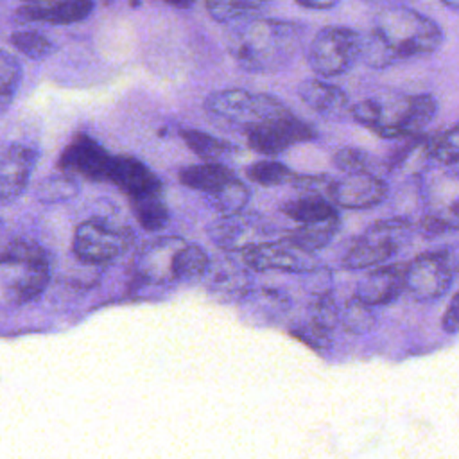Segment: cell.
Here are the masks:
<instances>
[{
	"mask_svg": "<svg viewBox=\"0 0 459 459\" xmlns=\"http://www.w3.org/2000/svg\"><path fill=\"white\" fill-rule=\"evenodd\" d=\"M443 43L441 27L429 16L407 7H380L371 30L362 36L360 61L369 68H385L398 61L429 56Z\"/></svg>",
	"mask_w": 459,
	"mask_h": 459,
	"instance_id": "1",
	"label": "cell"
},
{
	"mask_svg": "<svg viewBox=\"0 0 459 459\" xmlns=\"http://www.w3.org/2000/svg\"><path fill=\"white\" fill-rule=\"evenodd\" d=\"M305 27L274 18L242 20L228 38L233 61L251 74H273L285 68L299 52Z\"/></svg>",
	"mask_w": 459,
	"mask_h": 459,
	"instance_id": "2",
	"label": "cell"
},
{
	"mask_svg": "<svg viewBox=\"0 0 459 459\" xmlns=\"http://www.w3.org/2000/svg\"><path fill=\"white\" fill-rule=\"evenodd\" d=\"M437 111V102L429 93L368 97L351 108V117L360 126L382 138L416 136Z\"/></svg>",
	"mask_w": 459,
	"mask_h": 459,
	"instance_id": "3",
	"label": "cell"
},
{
	"mask_svg": "<svg viewBox=\"0 0 459 459\" xmlns=\"http://www.w3.org/2000/svg\"><path fill=\"white\" fill-rule=\"evenodd\" d=\"M50 281L47 251L27 238L0 246V307H20L36 301Z\"/></svg>",
	"mask_w": 459,
	"mask_h": 459,
	"instance_id": "4",
	"label": "cell"
},
{
	"mask_svg": "<svg viewBox=\"0 0 459 459\" xmlns=\"http://www.w3.org/2000/svg\"><path fill=\"white\" fill-rule=\"evenodd\" d=\"M204 109L244 129L258 122L280 118L290 113V109L273 95L251 93L238 88L210 93L204 99Z\"/></svg>",
	"mask_w": 459,
	"mask_h": 459,
	"instance_id": "5",
	"label": "cell"
},
{
	"mask_svg": "<svg viewBox=\"0 0 459 459\" xmlns=\"http://www.w3.org/2000/svg\"><path fill=\"white\" fill-rule=\"evenodd\" d=\"M134 244V233L129 226H117L106 217L82 221L72 238L74 255L88 265H102L122 256Z\"/></svg>",
	"mask_w": 459,
	"mask_h": 459,
	"instance_id": "6",
	"label": "cell"
},
{
	"mask_svg": "<svg viewBox=\"0 0 459 459\" xmlns=\"http://www.w3.org/2000/svg\"><path fill=\"white\" fill-rule=\"evenodd\" d=\"M412 226L403 219H382L350 246L342 256V267L350 271L378 265L398 253L411 238Z\"/></svg>",
	"mask_w": 459,
	"mask_h": 459,
	"instance_id": "7",
	"label": "cell"
},
{
	"mask_svg": "<svg viewBox=\"0 0 459 459\" xmlns=\"http://www.w3.org/2000/svg\"><path fill=\"white\" fill-rule=\"evenodd\" d=\"M362 36L348 27H325L310 41L307 61L321 77H335L351 70L360 61Z\"/></svg>",
	"mask_w": 459,
	"mask_h": 459,
	"instance_id": "8",
	"label": "cell"
},
{
	"mask_svg": "<svg viewBox=\"0 0 459 459\" xmlns=\"http://www.w3.org/2000/svg\"><path fill=\"white\" fill-rule=\"evenodd\" d=\"M423 219L427 235L459 231V174L432 172L421 185Z\"/></svg>",
	"mask_w": 459,
	"mask_h": 459,
	"instance_id": "9",
	"label": "cell"
},
{
	"mask_svg": "<svg viewBox=\"0 0 459 459\" xmlns=\"http://www.w3.org/2000/svg\"><path fill=\"white\" fill-rule=\"evenodd\" d=\"M454 281V267L445 251H427L405 265V290L416 301L441 298Z\"/></svg>",
	"mask_w": 459,
	"mask_h": 459,
	"instance_id": "10",
	"label": "cell"
},
{
	"mask_svg": "<svg viewBox=\"0 0 459 459\" xmlns=\"http://www.w3.org/2000/svg\"><path fill=\"white\" fill-rule=\"evenodd\" d=\"M246 131L247 145L264 156H276L289 147L316 138V131L307 122L296 118L292 113L258 122Z\"/></svg>",
	"mask_w": 459,
	"mask_h": 459,
	"instance_id": "11",
	"label": "cell"
},
{
	"mask_svg": "<svg viewBox=\"0 0 459 459\" xmlns=\"http://www.w3.org/2000/svg\"><path fill=\"white\" fill-rule=\"evenodd\" d=\"M314 253L303 251L287 240L260 242L242 251V260L251 271H283V273H310L317 267Z\"/></svg>",
	"mask_w": 459,
	"mask_h": 459,
	"instance_id": "12",
	"label": "cell"
},
{
	"mask_svg": "<svg viewBox=\"0 0 459 459\" xmlns=\"http://www.w3.org/2000/svg\"><path fill=\"white\" fill-rule=\"evenodd\" d=\"M183 238L174 235H165L145 242L134 255V276L145 285H169L174 280V258Z\"/></svg>",
	"mask_w": 459,
	"mask_h": 459,
	"instance_id": "13",
	"label": "cell"
},
{
	"mask_svg": "<svg viewBox=\"0 0 459 459\" xmlns=\"http://www.w3.org/2000/svg\"><path fill=\"white\" fill-rule=\"evenodd\" d=\"M113 156L90 134L77 133L57 158V169L90 181H108Z\"/></svg>",
	"mask_w": 459,
	"mask_h": 459,
	"instance_id": "14",
	"label": "cell"
},
{
	"mask_svg": "<svg viewBox=\"0 0 459 459\" xmlns=\"http://www.w3.org/2000/svg\"><path fill=\"white\" fill-rule=\"evenodd\" d=\"M269 228L264 219L253 213L224 215L208 226L210 240L226 253L244 251L264 242L269 237Z\"/></svg>",
	"mask_w": 459,
	"mask_h": 459,
	"instance_id": "15",
	"label": "cell"
},
{
	"mask_svg": "<svg viewBox=\"0 0 459 459\" xmlns=\"http://www.w3.org/2000/svg\"><path fill=\"white\" fill-rule=\"evenodd\" d=\"M387 183L373 172H353L333 179L330 201L346 210H368L387 197Z\"/></svg>",
	"mask_w": 459,
	"mask_h": 459,
	"instance_id": "16",
	"label": "cell"
},
{
	"mask_svg": "<svg viewBox=\"0 0 459 459\" xmlns=\"http://www.w3.org/2000/svg\"><path fill=\"white\" fill-rule=\"evenodd\" d=\"M38 161V151L25 143L0 149V206L16 201L27 188Z\"/></svg>",
	"mask_w": 459,
	"mask_h": 459,
	"instance_id": "17",
	"label": "cell"
},
{
	"mask_svg": "<svg viewBox=\"0 0 459 459\" xmlns=\"http://www.w3.org/2000/svg\"><path fill=\"white\" fill-rule=\"evenodd\" d=\"M208 292L222 301H240L251 290V269L240 258L237 262L231 253L213 260L203 276Z\"/></svg>",
	"mask_w": 459,
	"mask_h": 459,
	"instance_id": "18",
	"label": "cell"
},
{
	"mask_svg": "<svg viewBox=\"0 0 459 459\" xmlns=\"http://www.w3.org/2000/svg\"><path fill=\"white\" fill-rule=\"evenodd\" d=\"M108 181L118 186L129 201L151 194H163L161 179L138 158L127 154L113 156Z\"/></svg>",
	"mask_w": 459,
	"mask_h": 459,
	"instance_id": "19",
	"label": "cell"
},
{
	"mask_svg": "<svg viewBox=\"0 0 459 459\" xmlns=\"http://www.w3.org/2000/svg\"><path fill=\"white\" fill-rule=\"evenodd\" d=\"M405 290V265L389 264L366 273L355 287V294L364 303L377 307L393 303Z\"/></svg>",
	"mask_w": 459,
	"mask_h": 459,
	"instance_id": "20",
	"label": "cell"
},
{
	"mask_svg": "<svg viewBox=\"0 0 459 459\" xmlns=\"http://www.w3.org/2000/svg\"><path fill=\"white\" fill-rule=\"evenodd\" d=\"M93 11V0H48L23 5L16 16L23 22H43L52 25H70L82 22Z\"/></svg>",
	"mask_w": 459,
	"mask_h": 459,
	"instance_id": "21",
	"label": "cell"
},
{
	"mask_svg": "<svg viewBox=\"0 0 459 459\" xmlns=\"http://www.w3.org/2000/svg\"><path fill=\"white\" fill-rule=\"evenodd\" d=\"M298 95L310 109L325 118H339L348 109V95L344 90L319 79H305L299 82Z\"/></svg>",
	"mask_w": 459,
	"mask_h": 459,
	"instance_id": "22",
	"label": "cell"
},
{
	"mask_svg": "<svg viewBox=\"0 0 459 459\" xmlns=\"http://www.w3.org/2000/svg\"><path fill=\"white\" fill-rule=\"evenodd\" d=\"M339 224H341L339 215H333V217H328L323 221L305 222L294 230H289L283 235V240L290 242L292 246H296L303 251L316 253L333 240V237L339 231Z\"/></svg>",
	"mask_w": 459,
	"mask_h": 459,
	"instance_id": "23",
	"label": "cell"
},
{
	"mask_svg": "<svg viewBox=\"0 0 459 459\" xmlns=\"http://www.w3.org/2000/svg\"><path fill=\"white\" fill-rule=\"evenodd\" d=\"M233 178H237L233 170L221 161H204L199 165H188L178 172V179L186 188L199 190L203 194L221 188Z\"/></svg>",
	"mask_w": 459,
	"mask_h": 459,
	"instance_id": "24",
	"label": "cell"
},
{
	"mask_svg": "<svg viewBox=\"0 0 459 459\" xmlns=\"http://www.w3.org/2000/svg\"><path fill=\"white\" fill-rule=\"evenodd\" d=\"M280 210L283 215H287L289 219L299 224L323 221L337 215L335 204L328 197L316 195V194H299L298 197L285 201L280 206Z\"/></svg>",
	"mask_w": 459,
	"mask_h": 459,
	"instance_id": "25",
	"label": "cell"
},
{
	"mask_svg": "<svg viewBox=\"0 0 459 459\" xmlns=\"http://www.w3.org/2000/svg\"><path fill=\"white\" fill-rule=\"evenodd\" d=\"M249 201V188L237 178L221 188L204 194V203L221 217L240 213Z\"/></svg>",
	"mask_w": 459,
	"mask_h": 459,
	"instance_id": "26",
	"label": "cell"
},
{
	"mask_svg": "<svg viewBox=\"0 0 459 459\" xmlns=\"http://www.w3.org/2000/svg\"><path fill=\"white\" fill-rule=\"evenodd\" d=\"M212 258L197 244H183L174 258V280L176 281H194L203 280Z\"/></svg>",
	"mask_w": 459,
	"mask_h": 459,
	"instance_id": "27",
	"label": "cell"
},
{
	"mask_svg": "<svg viewBox=\"0 0 459 459\" xmlns=\"http://www.w3.org/2000/svg\"><path fill=\"white\" fill-rule=\"evenodd\" d=\"M131 210L138 224L145 231H160L169 224L170 213L169 206L163 201V194H151L138 199H131Z\"/></svg>",
	"mask_w": 459,
	"mask_h": 459,
	"instance_id": "28",
	"label": "cell"
},
{
	"mask_svg": "<svg viewBox=\"0 0 459 459\" xmlns=\"http://www.w3.org/2000/svg\"><path fill=\"white\" fill-rule=\"evenodd\" d=\"M179 134L186 147L203 161H219L221 158H226L231 152H235L233 143L221 140L213 134L203 133L199 129H181Z\"/></svg>",
	"mask_w": 459,
	"mask_h": 459,
	"instance_id": "29",
	"label": "cell"
},
{
	"mask_svg": "<svg viewBox=\"0 0 459 459\" xmlns=\"http://www.w3.org/2000/svg\"><path fill=\"white\" fill-rule=\"evenodd\" d=\"M79 192H81L79 183L68 172L47 176L36 185V197L39 203H45V204L66 203L74 199Z\"/></svg>",
	"mask_w": 459,
	"mask_h": 459,
	"instance_id": "30",
	"label": "cell"
},
{
	"mask_svg": "<svg viewBox=\"0 0 459 459\" xmlns=\"http://www.w3.org/2000/svg\"><path fill=\"white\" fill-rule=\"evenodd\" d=\"M265 4V0H206V9L213 20L230 23L256 16Z\"/></svg>",
	"mask_w": 459,
	"mask_h": 459,
	"instance_id": "31",
	"label": "cell"
},
{
	"mask_svg": "<svg viewBox=\"0 0 459 459\" xmlns=\"http://www.w3.org/2000/svg\"><path fill=\"white\" fill-rule=\"evenodd\" d=\"M339 321H341L342 328L348 333H353V335H364V333L371 332L375 323H377L375 314L371 310V305L364 303L357 296H351L346 301V305L341 310Z\"/></svg>",
	"mask_w": 459,
	"mask_h": 459,
	"instance_id": "32",
	"label": "cell"
},
{
	"mask_svg": "<svg viewBox=\"0 0 459 459\" xmlns=\"http://www.w3.org/2000/svg\"><path fill=\"white\" fill-rule=\"evenodd\" d=\"M427 156L441 165L459 161V122L427 140Z\"/></svg>",
	"mask_w": 459,
	"mask_h": 459,
	"instance_id": "33",
	"label": "cell"
},
{
	"mask_svg": "<svg viewBox=\"0 0 459 459\" xmlns=\"http://www.w3.org/2000/svg\"><path fill=\"white\" fill-rule=\"evenodd\" d=\"M246 176L260 186H280L290 185L296 174L278 160H260L246 169Z\"/></svg>",
	"mask_w": 459,
	"mask_h": 459,
	"instance_id": "34",
	"label": "cell"
},
{
	"mask_svg": "<svg viewBox=\"0 0 459 459\" xmlns=\"http://www.w3.org/2000/svg\"><path fill=\"white\" fill-rule=\"evenodd\" d=\"M11 43L29 59H45L54 52V43L38 30H16L11 36Z\"/></svg>",
	"mask_w": 459,
	"mask_h": 459,
	"instance_id": "35",
	"label": "cell"
},
{
	"mask_svg": "<svg viewBox=\"0 0 459 459\" xmlns=\"http://www.w3.org/2000/svg\"><path fill=\"white\" fill-rule=\"evenodd\" d=\"M242 301H247L249 308H253L255 314H265V317H271L274 314H281L289 307V298L281 290L274 289H262V290H249Z\"/></svg>",
	"mask_w": 459,
	"mask_h": 459,
	"instance_id": "36",
	"label": "cell"
},
{
	"mask_svg": "<svg viewBox=\"0 0 459 459\" xmlns=\"http://www.w3.org/2000/svg\"><path fill=\"white\" fill-rule=\"evenodd\" d=\"M307 312H308L307 317L310 321H314L319 326L328 328V330H333L337 326L339 316H341V310L337 308V303L333 301L330 292L316 294V298L310 301Z\"/></svg>",
	"mask_w": 459,
	"mask_h": 459,
	"instance_id": "37",
	"label": "cell"
},
{
	"mask_svg": "<svg viewBox=\"0 0 459 459\" xmlns=\"http://www.w3.org/2000/svg\"><path fill=\"white\" fill-rule=\"evenodd\" d=\"M22 81V65L20 61L0 48V99L11 100Z\"/></svg>",
	"mask_w": 459,
	"mask_h": 459,
	"instance_id": "38",
	"label": "cell"
},
{
	"mask_svg": "<svg viewBox=\"0 0 459 459\" xmlns=\"http://www.w3.org/2000/svg\"><path fill=\"white\" fill-rule=\"evenodd\" d=\"M289 332L292 337H296L298 341H301L303 344H307L314 350H325L332 342V330L319 326L317 323L310 321L308 317H307V321L296 323L294 326H290Z\"/></svg>",
	"mask_w": 459,
	"mask_h": 459,
	"instance_id": "39",
	"label": "cell"
},
{
	"mask_svg": "<svg viewBox=\"0 0 459 459\" xmlns=\"http://www.w3.org/2000/svg\"><path fill=\"white\" fill-rule=\"evenodd\" d=\"M333 165L346 174L369 172L371 154L357 147H342L333 154Z\"/></svg>",
	"mask_w": 459,
	"mask_h": 459,
	"instance_id": "40",
	"label": "cell"
},
{
	"mask_svg": "<svg viewBox=\"0 0 459 459\" xmlns=\"http://www.w3.org/2000/svg\"><path fill=\"white\" fill-rule=\"evenodd\" d=\"M333 179L328 176H294L290 185L294 190L299 194H316V195H325L330 199V190H332Z\"/></svg>",
	"mask_w": 459,
	"mask_h": 459,
	"instance_id": "41",
	"label": "cell"
},
{
	"mask_svg": "<svg viewBox=\"0 0 459 459\" xmlns=\"http://www.w3.org/2000/svg\"><path fill=\"white\" fill-rule=\"evenodd\" d=\"M441 326L446 333H457L459 332V290L452 296V299L448 301L443 319H441Z\"/></svg>",
	"mask_w": 459,
	"mask_h": 459,
	"instance_id": "42",
	"label": "cell"
},
{
	"mask_svg": "<svg viewBox=\"0 0 459 459\" xmlns=\"http://www.w3.org/2000/svg\"><path fill=\"white\" fill-rule=\"evenodd\" d=\"M341 0H296V4H299L301 7H307V9H332Z\"/></svg>",
	"mask_w": 459,
	"mask_h": 459,
	"instance_id": "43",
	"label": "cell"
},
{
	"mask_svg": "<svg viewBox=\"0 0 459 459\" xmlns=\"http://www.w3.org/2000/svg\"><path fill=\"white\" fill-rule=\"evenodd\" d=\"M362 2L371 4V5H378V7H394V5H407L412 0H362Z\"/></svg>",
	"mask_w": 459,
	"mask_h": 459,
	"instance_id": "44",
	"label": "cell"
},
{
	"mask_svg": "<svg viewBox=\"0 0 459 459\" xmlns=\"http://www.w3.org/2000/svg\"><path fill=\"white\" fill-rule=\"evenodd\" d=\"M163 2H167L169 5L178 7V9H188L190 5H194L195 0H163Z\"/></svg>",
	"mask_w": 459,
	"mask_h": 459,
	"instance_id": "45",
	"label": "cell"
},
{
	"mask_svg": "<svg viewBox=\"0 0 459 459\" xmlns=\"http://www.w3.org/2000/svg\"><path fill=\"white\" fill-rule=\"evenodd\" d=\"M445 7H448L450 11H454V13H457L459 14V0H439Z\"/></svg>",
	"mask_w": 459,
	"mask_h": 459,
	"instance_id": "46",
	"label": "cell"
},
{
	"mask_svg": "<svg viewBox=\"0 0 459 459\" xmlns=\"http://www.w3.org/2000/svg\"><path fill=\"white\" fill-rule=\"evenodd\" d=\"M4 235H5V224H4V221L0 219V240L4 238Z\"/></svg>",
	"mask_w": 459,
	"mask_h": 459,
	"instance_id": "47",
	"label": "cell"
},
{
	"mask_svg": "<svg viewBox=\"0 0 459 459\" xmlns=\"http://www.w3.org/2000/svg\"><path fill=\"white\" fill-rule=\"evenodd\" d=\"M9 102H11V100H7V99H0V111H4Z\"/></svg>",
	"mask_w": 459,
	"mask_h": 459,
	"instance_id": "48",
	"label": "cell"
},
{
	"mask_svg": "<svg viewBox=\"0 0 459 459\" xmlns=\"http://www.w3.org/2000/svg\"><path fill=\"white\" fill-rule=\"evenodd\" d=\"M30 2H41V0H30ZM45 2H48V0H45Z\"/></svg>",
	"mask_w": 459,
	"mask_h": 459,
	"instance_id": "49",
	"label": "cell"
},
{
	"mask_svg": "<svg viewBox=\"0 0 459 459\" xmlns=\"http://www.w3.org/2000/svg\"><path fill=\"white\" fill-rule=\"evenodd\" d=\"M265 2H269V0H265Z\"/></svg>",
	"mask_w": 459,
	"mask_h": 459,
	"instance_id": "50",
	"label": "cell"
}]
</instances>
